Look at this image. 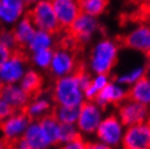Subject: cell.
<instances>
[{
	"mask_svg": "<svg viewBox=\"0 0 150 149\" xmlns=\"http://www.w3.org/2000/svg\"><path fill=\"white\" fill-rule=\"evenodd\" d=\"M119 45L115 40L105 38L91 48L88 69L93 74H110L119 59Z\"/></svg>",
	"mask_w": 150,
	"mask_h": 149,
	"instance_id": "6da1fadb",
	"label": "cell"
},
{
	"mask_svg": "<svg viewBox=\"0 0 150 149\" xmlns=\"http://www.w3.org/2000/svg\"><path fill=\"white\" fill-rule=\"evenodd\" d=\"M51 97L56 104L68 107H81L85 101L84 90L79 86L75 73L56 78Z\"/></svg>",
	"mask_w": 150,
	"mask_h": 149,
	"instance_id": "7a4b0ae2",
	"label": "cell"
},
{
	"mask_svg": "<svg viewBox=\"0 0 150 149\" xmlns=\"http://www.w3.org/2000/svg\"><path fill=\"white\" fill-rule=\"evenodd\" d=\"M33 25L51 36L60 35L63 31L58 21L52 0H38L32 9L27 10Z\"/></svg>",
	"mask_w": 150,
	"mask_h": 149,
	"instance_id": "3957f363",
	"label": "cell"
},
{
	"mask_svg": "<svg viewBox=\"0 0 150 149\" xmlns=\"http://www.w3.org/2000/svg\"><path fill=\"white\" fill-rule=\"evenodd\" d=\"M99 28V23L96 18L81 13L71 26L62 33L69 38L72 50L79 51L88 44L96 31Z\"/></svg>",
	"mask_w": 150,
	"mask_h": 149,
	"instance_id": "277c9868",
	"label": "cell"
},
{
	"mask_svg": "<svg viewBox=\"0 0 150 149\" xmlns=\"http://www.w3.org/2000/svg\"><path fill=\"white\" fill-rule=\"evenodd\" d=\"M105 116V109H102L95 100H85L79 107L76 127L79 134L84 137L95 135L101 120Z\"/></svg>",
	"mask_w": 150,
	"mask_h": 149,
	"instance_id": "5b68a950",
	"label": "cell"
},
{
	"mask_svg": "<svg viewBox=\"0 0 150 149\" xmlns=\"http://www.w3.org/2000/svg\"><path fill=\"white\" fill-rule=\"evenodd\" d=\"M125 127L116 113H109L101 120L95 136L99 142L117 149L122 144Z\"/></svg>",
	"mask_w": 150,
	"mask_h": 149,
	"instance_id": "8992f818",
	"label": "cell"
},
{
	"mask_svg": "<svg viewBox=\"0 0 150 149\" xmlns=\"http://www.w3.org/2000/svg\"><path fill=\"white\" fill-rule=\"evenodd\" d=\"M27 62L28 57L25 53V49H15L10 58L0 67V81L2 85L19 84L27 71Z\"/></svg>",
	"mask_w": 150,
	"mask_h": 149,
	"instance_id": "52a82bcc",
	"label": "cell"
},
{
	"mask_svg": "<svg viewBox=\"0 0 150 149\" xmlns=\"http://www.w3.org/2000/svg\"><path fill=\"white\" fill-rule=\"evenodd\" d=\"M81 63L77 60L76 52L69 49L57 48L53 50L51 63L48 71L54 78L74 74Z\"/></svg>",
	"mask_w": 150,
	"mask_h": 149,
	"instance_id": "ba28073f",
	"label": "cell"
},
{
	"mask_svg": "<svg viewBox=\"0 0 150 149\" xmlns=\"http://www.w3.org/2000/svg\"><path fill=\"white\" fill-rule=\"evenodd\" d=\"M119 47L132 49L147 57L150 56V27L144 24L137 26L135 30L125 35L116 37Z\"/></svg>",
	"mask_w": 150,
	"mask_h": 149,
	"instance_id": "9c48e42d",
	"label": "cell"
},
{
	"mask_svg": "<svg viewBox=\"0 0 150 149\" xmlns=\"http://www.w3.org/2000/svg\"><path fill=\"white\" fill-rule=\"evenodd\" d=\"M30 119L23 110L15 111L11 116L0 122V134L7 144H13L23 137Z\"/></svg>",
	"mask_w": 150,
	"mask_h": 149,
	"instance_id": "30bf717a",
	"label": "cell"
},
{
	"mask_svg": "<svg viewBox=\"0 0 150 149\" xmlns=\"http://www.w3.org/2000/svg\"><path fill=\"white\" fill-rule=\"evenodd\" d=\"M116 116L120 118L125 126L147 122L150 119V109L129 98L117 106Z\"/></svg>",
	"mask_w": 150,
	"mask_h": 149,
	"instance_id": "8fae6325",
	"label": "cell"
},
{
	"mask_svg": "<svg viewBox=\"0 0 150 149\" xmlns=\"http://www.w3.org/2000/svg\"><path fill=\"white\" fill-rule=\"evenodd\" d=\"M122 149H150L149 121L125 127Z\"/></svg>",
	"mask_w": 150,
	"mask_h": 149,
	"instance_id": "7c38bea8",
	"label": "cell"
},
{
	"mask_svg": "<svg viewBox=\"0 0 150 149\" xmlns=\"http://www.w3.org/2000/svg\"><path fill=\"white\" fill-rule=\"evenodd\" d=\"M128 98L127 87L121 85L115 81H111L108 85L103 87L99 93L95 101L102 109H107L110 106H119L125 99Z\"/></svg>",
	"mask_w": 150,
	"mask_h": 149,
	"instance_id": "4fadbf2b",
	"label": "cell"
},
{
	"mask_svg": "<svg viewBox=\"0 0 150 149\" xmlns=\"http://www.w3.org/2000/svg\"><path fill=\"white\" fill-rule=\"evenodd\" d=\"M52 4L62 31L71 26L81 14L75 0H52Z\"/></svg>",
	"mask_w": 150,
	"mask_h": 149,
	"instance_id": "5bb4252c",
	"label": "cell"
},
{
	"mask_svg": "<svg viewBox=\"0 0 150 149\" xmlns=\"http://www.w3.org/2000/svg\"><path fill=\"white\" fill-rule=\"evenodd\" d=\"M0 97L11 104L15 111H19L24 110L32 96L23 89L20 84H8L0 87Z\"/></svg>",
	"mask_w": 150,
	"mask_h": 149,
	"instance_id": "9a60e30c",
	"label": "cell"
},
{
	"mask_svg": "<svg viewBox=\"0 0 150 149\" xmlns=\"http://www.w3.org/2000/svg\"><path fill=\"white\" fill-rule=\"evenodd\" d=\"M24 0H0L1 25H14L25 13Z\"/></svg>",
	"mask_w": 150,
	"mask_h": 149,
	"instance_id": "2e32d148",
	"label": "cell"
},
{
	"mask_svg": "<svg viewBox=\"0 0 150 149\" xmlns=\"http://www.w3.org/2000/svg\"><path fill=\"white\" fill-rule=\"evenodd\" d=\"M22 138L34 149H49L50 147H53L44 128L41 127L39 120H30Z\"/></svg>",
	"mask_w": 150,
	"mask_h": 149,
	"instance_id": "e0dca14e",
	"label": "cell"
},
{
	"mask_svg": "<svg viewBox=\"0 0 150 149\" xmlns=\"http://www.w3.org/2000/svg\"><path fill=\"white\" fill-rule=\"evenodd\" d=\"M53 109L52 97L49 95H38L35 98H30L23 111L30 120H40L41 118L51 113Z\"/></svg>",
	"mask_w": 150,
	"mask_h": 149,
	"instance_id": "ac0fdd59",
	"label": "cell"
},
{
	"mask_svg": "<svg viewBox=\"0 0 150 149\" xmlns=\"http://www.w3.org/2000/svg\"><path fill=\"white\" fill-rule=\"evenodd\" d=\"M12 31H13V34H14L18 47L26 50L28 43H30L33 35L36 32L30 15L27 14V12H25L22 18L15 23L14 26L12 27Z\"/></svg>",
	"mask_w": 150,
	"mask_h": 149,
	"instance_id": "d6986e66",
	"label": "cell"
},
{
	"mask_svg": "<svg viewBox=\"0 0 150 149\" xmlns=\"http://www.w3.org/2000/svg\"><path fill=\"white\" fill-rule=\"evenodd\" d=\"M128 98L150 108V78L144 76L139 81L129 86Z\"/></svg>",
	"mask_w": 150,
	"mask_h": 149,
	"instance_id": "ffe728a7",
	"label": "cell"
},
{
	"mask_svg": "<svg viewBox=\"0 0 150 149\" xmlns=\"http://www.w3.org/2000/svg\"><path fill=\"white\" fill-rule=\"evenodd\" d=\"M19 84L27 94H30V96H34L40 92L44 84V77L37 70L27 69V71L23 75Z\"/></svg>",
	"mask_w": 150,
	"mask_h": 149,
	"instance_id": "44dd1931",
	"label": "cell"
},
{
	"mask_svg": "<svg viewBox=\"0 0 150 149\" xmlns=\"http://www.w3.org/2000/svg\"><path fill=\"white\" fill-rule=\"evenodd\" d=\"M79 6V12L98 18L105 11L110 0H75Z\"/></svg>",
	"mask_w": 150,
	"mask_h": 149,
	"instance_id": "7402d4cb",
	"label": "cell"
},
{
	"mask_svg": "<svg viewBox=\"0 0 150 149\" xmlns=\"http://www.w3.org/2000/svg\"><path fill=\"white\" fill-rule=\"evenodd\" d=\"M41 127L44 128L45 133L52 144V146H59L60 140V127L61 123L54 116L50 113L48 116H44L39 120Z\"/></svg>",
	"mask_w": 150,
	"mask_h": 149,
	"instance_id": "603a6c76",
	"label": "cell"
},
{
	"mask_svg": "<svg viewBox=\"0 0 150 149\" xmlns=\"http://www.w3.org/2000/svg\"><path fill=\"white\" fill-rule=\"evenodd\" d=\"M79 113V107H68L56 104L53 107L51 114L61 124H76Z\"/></svg>",
	"mask_w": 150,
	"mask_h": 149,
	"instance_id": "cb8c5ba5",
	"label": "cell"
},
{
	"mask_svg": "<svg viewBox=\"0 0 150 149\" xmlns=\"http://www.w3.org/2000/svg\"><path fill=\"white\" fill-rule=\"evenodd\" d=\"M52 37L53 36H51L50 34L46 33L44 31H36L35 34L33 35L32 39L28 43V45H27L26 50L30 51V53H34V52H37L39 50H42V49L52 48Z\"/></svg>",
	"mask_w": 150,
	"mask_h": 149,
	"instance_id": "d4e9b609",
	"label": "cell"
},
{
	"mask_svg": "<svg viewBox=\"0 0 150 149\" xmlns=\"http://www.w3.org/2000/svg\"><path fill=\"white\" fill-rule=\"evenodd\" d=\"M146 76V70H145V65H138L131 69L129 71L125 72L123 74L117 75L115 77V82H117L121 85L125 86V87H129L133 84H135L137 81L140 78Z\"/></svg>",
	"mask_w": 150,
	"mask_h": 149,
	"instance_id": "484cf974",
	"label": "cell"
},
{
	"mask_svg": "<svg viewBox=\"0 0 150 149\" xmlns=\"http://www.w3.org/2000/svg\"><path fill=\"white\" fill-rule=\"evenodd\" d=\"M53 55V48H46L42 50H39L37 52L30 53V62L33 63L35 67H37L38 70L46 71L48 70L51 63Z\"/></svg>",
	"mask_w": 150,
	"mask_h": 149,
	"instance_id": "4316f807",
	"label": "cell"
},
{
	"mask_svg": "<svg viewBox=\"0 0 150 149\" xmlns=\"http://www.w3.org/2000/svg\"><path fill=\"white\" fill-rule=\"evenodd\" d=\"M79 135L81 134L76 127V124H61L59 145L69 142V140H72L73 138L77 137Z\"/></svg>",
	"mask_w": 150,
	"mask_h": 149,
	"instance_id": "83f0119b",
	"label": "cell"
},
{
	"mask_svg": "<svg viewBox=\"0 0 150 149\" xmlns=\"http://www.w3.org/2000/svg\"><path fill=\"white\" fill-rule=\"evenodd\" d=\"M0 41L4 45L7 46L9 49H11L12 51H14L15 49L19 48L12 28H6V27L0 28Z\"/></svg>",
	"mask_w": 150,
	"mask_h": 149,
	"instance_id": "f1b7e54d",
	"label": "cell"
},
{
	"mask_svg": "<svg viewBox=\"0 0 150 149\" xmlns=\"http://www.w3.org/2000/svg\"><path fill=\"white\" fill-rule=\"evenodd\" d=\"M76 74V77H77V81H79V86L82 87V89L84 90L85 88H87L88 86L91 84V81H93V75L90 72H88L84 67L79 65V67L77 69V71L75 72Z\"/></svg>",
	"mask_w": 150,
	"mask_h": 149,
	"instance_id": "f546056e",
	"label": "cell"
},
{
	"mask_svg": "<svg viewBox=\"0 0 150 149\" xmlns=\"http://www.w3.org/2000/svg\"><path fill=\"white\" fill-rule=\"evenodd\" d=\"M60 149H86L87 148V140L84 136L79 135L77 137L73 138L72 140H69L67 143H63L59 145Z\"/></svg>",
	"mask_w": 150,
	"mask_h": 149,
	"instance_id": "4dcf8cb0",
	"label": "cell"
},
{
	"mask_svg": "<svg viewBox=\"0 0 150 149\" xmlns=\"http://www.w3.org/2000/svg\"><path fill=\"white\" fill-rule=\"evenodd\" d=\"M112 79L110 77V74H94L93 76V81H91V85L95 88H97L99 92L108 85Z\"/></svg>",
	"mask_w": 150,
	"mask_h": 149,
	"instance_id": "1f68e13d",
	"label": "cell"
},
{
	"mask_svg": "<svg viewBox=\"0 0 150 149\" xmlns=\"http://www.w3.org/2000/svg\"><path fill=\"white\" fill-rule=\"evenodd\" d=\"M15 112V109L12 107L8 101H6L4 98L0 97V122L11 116Z\"/></svg>",
	"mask_w": 150,
	"mask_h": 149,
	"instance_id": "d6a6232c",
	"label": "cell"
},
{
	"mask_svg": "<svg viewBox=\"0 0 150 149\" xmlns=\"http://www.w3.org/2000/svg\"><path fill=\"white\" fill-rule=\"evenodd\" d=\"M12 50L9 49L6 45H4L1 41H0V67L7 61L10 56L12 55Z\"/></svg>",
	"mask_w": 150,
	"mask_h": 149,
	"instance_id": "836d02e7",
	"label": "cell"
},
{
	"mask_svg": "<svg viewBox=\"0 0 150 149\" xmlns=\"http://www.w3.org/2000/svg\"><path fill=\"white\" fill-rule=\"evenodd\" d=\"M99 90L97 88H95L94 86L90 84L87 88L84 89V97H85V100H95L96 97H97Z\"/></svg>",
	"mask_w": 150,
	"mask_h": 149,
	"instance_id": "e575fe53",
	"label": "cell"
},
{
	"mask_svg": "<svg viewBox=\"0 0 150 149\" xmlns=\"http://www.w3.org/2000/svg\"><path fill=\"white\" fill-rule=\"evenodd\" d=\"M86 149H116L113 148L111 146H108L107 144L99 142V140H91V142H87V148Z\"/></svg>",
	"mask_w": 150,
	"mask_h": 149,
	"instance_id": "d590c367",
	"label": "cell"
},
{
	"mask_svg": "<svg viewBox=\"0 0 150 149\" xmlns=\"http://www.w3.org/2000/svg\"><path fill=\"white\" fill-rule=\"evenodd\" d=\"M11 149H34V148L26 140H24L23 138H20L19 140H16L13 144H11Z\"/></svg>",
	"mask_w": 150,
	"mask_h": 149,
	"instance_id": "8d00e7d4",
	"label": "cell"
},
{
	"mask_svg": "<svg viewBox=\"0 0 150 149\" xmlns=\"http://www.w3.org/2000/svg\"><path fill=\"white\" fill-rule=\"evenodd\" d=\"M145 70H146V76L150 78V56L147 57V61L145 64Z\"/></svg>",
	"mask_w": 150,
	"mask_h": 149,
	"instance_id": "74e56055",
	"label": "cell"
},
{
	"mask_svg": "<svg viewBox=\"0 0 150 149\" xmlns=\"http://www.w3.org/2000/svg\"><path fill=\"white\" fill-rule=\"evenodd\" d=\"M125 2H127V4H132V6H138L143 2L144 0H124Z\"/></svg>",
	"mask_w": 150,
	"mask_h": 149,
	"instance_id": "f35d334b",
	"label": "cell"
},
{
	"mask_svg": "<svg viewBox=\"0 0 150 149\" xmlns=\"http://www.w3.org/2000/svg\"><path fill=\"white\" fill-rule=\"evenodd\" d=\"M0 149H7V142L4 138H0Z\"/></svg>",
	"mask_w": 150,
	"mask_h": 149,
	"instance_id": "ab89813d",
	"label": "cell"
},
{
	"mask_svg": "<svg viewBox=\"0 0 150 149\" xmlns=\"http://www.w3.org/2000/svg\"><path fill=\"white\" fill-rule=\"evenodd\" d=\"M38 0H24V4H25V6L26 7H28V6H30L32 4H36Z\"/></svg>",
	"mask_w": 150,
	"mask_h": 149,
	"instance_id": "60d3db41",
	"label": "cell"
},
{
	"mask_svg": "<svg viewBox=\"0 0 150 149\" xmlns=\"http://www.w3.org/2000/svg\"><path fill=\"white\" fill-rule=\"evenodd\" d=\"M143 2H145V4H146L147 6H148V7L150 8V0H144Z\"/></svg>",
	"mask_w": 150,
	"mask_h": 149,
	"instance_id": "b9f144b4",
	"label": "cell"
},
{
	"mask_svg": "<svg viewBox=\"0 0 150 149\" xmlns=\"http://www.w3.org/2000/svg\"><path fill=\"white\" fill-rule=\"evenodd\" d=\"M49 149H60L59 147H57V146H53V147H50Z\"/></svg>",
	"mask_w": 150,
	"mask_h": 149,
	"instance_id": "7bdbcfd3",
	"label": "cell"
},
{
	"mask_svg": "<svg viewBox=\"0 0 150 149\" xmlns=\"http://www.w3.org/2000/svg\"><path fill=\"white\" fill-rule=\"evenodd\" d=\"M1 86H2V83H1V81H0V87H1Z\"/></svg>",
	"mask_w": 150,
	"mask_h": 149,
	"instance_id": "ee69618b",
	"label": "cell"
},
{
	"mask_svg": "<svg viewBox=\"0 0 150 149\" xmlns=\"http://www.w3.org/2000/svg\"><path fill=\"white\" fill-rule=\"evenodd\" d=\"M1 26H2V25H1V23H0V28H1Z\"/></svg>",
	"mask_w": 150,
	"mask_h": 149,
	"instance_id": "f6af8a7d",
	"label": "cell"
},
{
	"mask_svg": "<svg viewBox=\"0 0 150 149\" xmlns=\"http://www.w3.org/2000/svg\"><path fill=\"white\" fill-rule=\"evenodd\" d=\"M149 123H150V119H149Z\"/></svg>",
	"mask_w": 150,
	"mask_h": 149,
	"instance_id": "bcb514c9",
	"label": "cell"
}]
</instances>
